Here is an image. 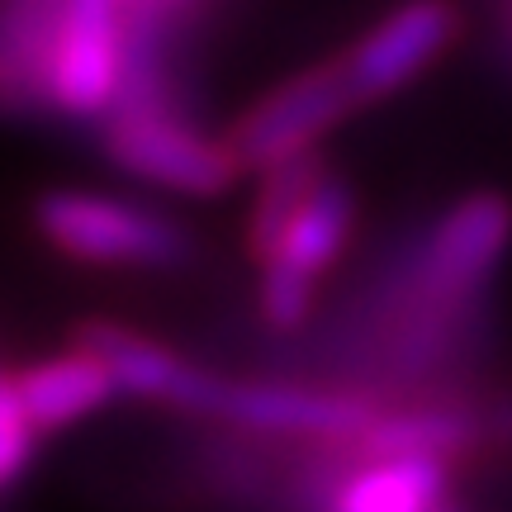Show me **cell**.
I'll use <instances>...</instances> for the list:
<instances>
[{
	"mask_svg": "<svg viewBox=\"0 0 512 512\" xmlns=\"http://www.w3.org/2000/svg\"><path fill=\"white\" fill-rule=\"evenodd\" d=\"M380 413V399L361 389H328V384L299 380H233L219 375L209 394L204 418L228 422L256 437H290V441H347Z\"/></svg>",
	"mask_w": 512,
	"mask_h": 512,
	"instance_id": "5",
	"label": "cell"
},
{
	"mask_svg": "<svg viewBox=\"0 0 512 512\" xmlns=\"http://www.w3.org/2000/svg\"><path fill=\"white\" fill-rule=\"evenodd\" d=\"M356 110L361 105L351 95L342 62L328 57V62L304 67V72L285 76L280 86H271L238 124L228 128V147L238 152L242 171H266V166L285 162V157L313 152Z\"/></svg>",
	"mask_w": 512,
	"mask_h": 512,
	"instance_id": "6",
	"label": "cell"
},
{
	"mask_svg": "<svg viewBox=\"0 0 512 512\" xmlns=\"http://www.w3.org/2000/svg\"><path fill=\"white\" fill-rule=\"evenodd\" d=\"M128 10L119 0H57L43 57V110L72 124H100L128 76Z\"/></svg>",
	"mask_w": 512,
	"mask_h": 512,
	"instance_id": "4",
	"label": "cell"
},
{
	"mask_svg": "<svg viewBox=\"0 0 512 512\" xmlns=\"http://www.w3.org/2000/svg\"><path fill=\"white\" fill-rule=\"evenodd\" d=\"M460 38V10L456 0H399L389 15H380L366 34L337 57L351 81L356 105L370 110L403 86H413L427 67L456 48Z\"/></svg>",
	"mask_w": 512,
	"mask_h": 512,
	"instance_id": "7",
	"label": "cell"
},
{
	"mask_svg": "<svg viewBox=\"0 0 512 512\" xmlns=\"http://www.w3.org/2000/svg\"><path fill=\"white\" fill-rule=\"evenodd\" d=\"M34 228L53 252L86 266H138L176 271L195 256L190 228L162 209L100 190H48L34 204Z\"/></svg>",
	"mask_w": 512,
	"mask_h": 512,
	"instance_id": "3",
	"label": "cell"
},
{
	"mask_svg": "<svg viewBox=\"0 0 512 512\" xmlns=\"http://www.w3.org/2000/svg\"><path fill=\"white\" fill-rule=\"evenodd\" d=\"M512 247V200L503 190H470L441 209L399 256L380 294V332L408 370L437 366L475 332V313Z\"/></svg>",
	"mask_w": 512,
	"mask_h": 512,
	"instance_id": "1",
	"label": "cell"
},
{
	"mask_svg": "<svg viewBox=\"0 0 512 512\" xmlns=\"http://www.w3.org/2000/svg\"><path fill=\"white\" fill-rule=\"evenodd\" d=\"M351 233H356V190H351L347 176H337V171L323 166L252 266L256 271H285L294 280L323 285V275L347 252Z\"/></svg>",
	"mask_w": 512,
	"mask_h": 512,
	"instance_id": "10",
	"label": "cell"
},
{
	"mask_svg": "<svg viewBox=\"0 0 512 512\" xmlns=\"http://www.w3.org/2000/svg\"><path fill=\"white\" fill-rule=\"evenodd\" d=\"M76 347H86L91 356L105 361L119 394L162 403V408H181V413H195V418L209 413V394H214L219 375L185 361L181 351H171L147 332L128 328V323H110V318H91V323L76 328Z\"/></svg>",
	"mask_w": 512,
	"mask_h": 512,
	"instance_id": "9",
	"label": "cell"
},
{
	"mask_svg": "<svg viewBox=\"0 0 512 512\" xmlns=\"http://www.w3.org/2000/svg\"><path fill=\"white\" fill-rule=\"evenodd\" d=\"M15 394L29 427L38 437H48V432H67L91 413H100L105 403H114L119 384L100 356H91L86 347H72L62 356H43L34 366L15 370Z\"/></svg>",
	"mask_w": 512,
	"mask_h": 512,
	"instance_id": "11",
	"label": "cell"
},
{
	"mask_svg": "<svg viewBox=\"0 0 512 512\" xmlns=\"http://www.w3.org/2000/svg\"><path fill=\"white\" fill-rule=\"evenodd\" d=\"M508 5H512V0H508Z\"/></svg>",
	"mask_w": 512,
	"mask_h": 512,
	"instance_id": "14",
	"label": "cell"
},
{
	"mask_svg": "<svg viewBox=\"0 0 512 512\" xmlns=\"http://www.w3.org/2000/svg\"><path fill=\"white\" fill-rule=\"evenodd\" d=\"M100 128L105 157L143 185L190 200H219L242 181V162L228 138H209L195 128L171 95H124Z\"/></svg>",
	"mask_w": 512,
	"mask_h": 512,
	"instance_id": "2",
	"label": "cell"
},
{
	"mask_svg": "<svg viewBox=\"0 0 512 512\" xmlns=\"http://www.w3.org/2000/svg\"><path fill=\"white\" fill-rule=\"evenodd\" d=\"M119 5H124L128 15H133V10H138V5H143V0H119Z\"/></svg>",
	"mask_w": 512,
	"mask_h": 512,
	"instance_id": "13",
	"label": "cell"
},
{
	"mask_svg": "<svg viewBox=\"0 0 512 512\" xmlns=\"http://www.w3.org/2000/svg\"><path fill=\"white\" fill-rule=\"evenodd\" d=\"M38 451V432L29 427V418H0V489H10L24 470H29V460Z\"/></svg>",
	"mask_w": 512,
	"mask_h": 512,
	"instance_id": "12",
	"label": "cell"
},
{
	"mask_svg": "<svg viewBox=\"0 0 512 512\" xmlns=\"http://www.w3.org/2000/svg\"><path fill=\"white\" fill-rule=\"evenodd\" d=\"M451 498V460L370 456L313 460L304 479V512H432Z\"/></svg>",
	"mask_w": 512,
	"mask_h": 512,
	"instance_id": "8",
	"label": "cell"
}]
</instances>
